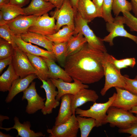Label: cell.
<instances>
[{"mask_svg":"<svg viewBox=\"0 0 137 137\" xmlns=\"http://www.w3.org/2000/svg\"><path fill=\"white\" fill-rule=\"evenodd\" d=\"M104 52L90 47L87 43L80 50L67 56L64 68L73 79L84 84L100 81L104 76L102 62Z\"/></svg>","mask_w":137,"mask_h":137,"instance_id":"cell-1","label":"cell"},{"mask_svg":"<svg viewBox=\"0 0 137 137\" xmlns=\"http://www.w3.org/2000/svg\"><path fill=\"white\" fill-rule=\"evenodd\" d=\"M136 122L137 116L129 111L111 106L107 110L103 125L109 123L111 127L125 129L129 128Z\"/></svg>","mask_w":137,"mask_h":137,"instance_id":"cell-2","label":"cell"},{"mask_svg":"<svg viewBox=\"0 0 137 137\" xmlns=\"http://www.w3.org/2000/svg\"><path fill=\"white\" fill-rule=\"evenodd\" d=\"M74 22L75 35L81 33L90 47L104 52H107L103 39L96 35L88 25V23L82 18L77 10L75 12Z\"/></svg>","mask_w":137,"mask_h":137,"instance_id":"cell-3","label":"cell"},{"mask_svg":"<svg viewBox=\"0 0 137 137\" xmlns=\"http://www.w3.org/2000/svg\"><path fill=\"white\" fill-rule=\"evenodd\" d=\"M116 95V93H114L105 102H94L89 109L84 110L77 108L75 110V114L81 116L94 118L95 120L96 127L101 126L106 116L107 110L111 106Z\"/></svg>","mask_w":137,"mask_h":137,"instance_id":"cell-4","label":"cell"},{"mask_svg":"<svg viewBox=\"0 0 137 137\" xmlns=\"http://www.w3.org/2000/svg\"><path fill=\"white\" fill-rule=\"evenodd\" d=\"M105 81L104 86L101 89L100 93L104 96L107 91L113 87H118L124 89L125 83L124 76L111 63L106 60L105 57L102 62Z\"/></svg>","mask_w":137,"mask_h":137,"instance_id":"cell-5","label":"cell"},{"mask_svg":"<svg viewBox=\"0 0 137 137\" xmlns=\"http://www.w3.org/2000/svg\"><path fill=\"white\" fill-rule=\"evenodd\" d=\"M124 24L125 20L123 16H116L113 21L107 22L106 29L109 34L103 39V41L108 43L110 46H112L114 45V38L121 37L130 39L137 44V36L128 32L124 29Z\"/></svg>","mask_w":137,"mask_h":137,"instance_id":"cell-6","label":"cell"},{"mask_svg":"<svg viewBox=\"0 0 137 137\" xmlns=\"http://www.w3.org/2000/svg\"><path fill=\"white\" fill-rule=\"evenodd\" d=\"M50 14L57 20L56 32L61 27L65 25L75 29V12L70 0H65L60 8H56L50 12Z\"/></svg>","mask_w":137,"mask_h":137,"instance_id":"cell-7","label":"cell"},{"mask_svg":"<svg viewBox=\"0 0 137 137\" xmlns=\"http://www.w3.org/2000/svg\"><path fill=\"white\" fill-rule=\"evenodd\" d=\"M12 57V64L16 73L20 78H24L31 74L37 75V72L26 53L17 46L14 48Z\"/></svg>","mask_w":137,"mask_h":137,"instance_id":"cell-8","label":"cell"},{"mask_svg":"<svg viewBox=\"0 0 137 137\" xmlns=\"http://www.w3.org/2000/svg\"><path fill=\"white\" fill-rule=\"evenodd\" d=\"M79 129L75 114H72L66 122L48 129L49 137H76Z\"/></svg>","mask_w":137,"mask_h":137,"instance_id":"cell-9","label":"cell"},{"mask_svg":"<svg viewBox=\"0 0 137 137\" xmlns=\"http://www.w3.org/2000/svg\"><path fill=\"white\" fill-rule=\"evenodd\" d=\"M36 82H32L31 84L23 92L22 100L26 99L27 104L26 112L29 114H33L38 110L42 109L45 106V98L40 96L36 89Z\"/></svg>","mask_w":137,"mask_h":137,"instance_id":"cell-10","label":"cell"},{"mask_svg":"<svg viewBox=\"0 0 137 137\" xmlns=\"http://www.w3.org/2000/svg\"><path fill=\"white\" fill-rule=\"evenodd\" d=\"M55 19L50 17L48 13L39 16L34 24L28 29V31L47 36L56 32Z\"/></svg>","mask_w":137,"mask_h":137,"instance_id":"cell-11","label":"cell"},{"mask_svg":"<svg viewBox=\"0 0 137 137\" xmlns=\"http://www.w3.org/2000/svg\"><path fill=\"white\" fill-rule=\"evenodd\" d=\"M116 93L112 106L129 111L137 106V95L123 88L115 87Z\"/></svg>","mask_w":137,"mask_h":137,"instance_id":"cell-12","label":"cell"},{"mask_svg":"<svg viewBox=\"0 0 137 137\" xmlns=\"http://www.w3.org/2000/svg\"><path fill=\"white\" fill-rule=\"evenodd\" d=\"M40 80L42 82L40 87L45 90L46 96L44 107L41 111L43 115H46L52 113L53 109L59 105V101L56 98L58 92L56 90V87L50 79L47 80Z\"/></svg>","mask_w":137,"mask_h":137,"instance_id":"cell-13","label":"cell"},{"mask_svg":"<svg viewBox=\"0 0 137 137\" xmlns=\"http://www.w3.org/2000/svg\"><path fill=\"white\" fill-rule=\"evenodd\" d=\"M50 79L58 89V93L56 98L58 101L61 99V97L64 95L71 94L74 95L80 89L88 88L89 87L87 85L83 83L76 79H73L74 82H71L65 81L61 79Z\"/></svg>","mask_w":137,"mask_h":137,"instance_id":"cell-14","label":"cell"},{"mask_svg":"<svg viewBox=\"0 0 137 137\" xmlns=\"http://www.w3.org/2000/svg\"><path fill=\"white\" fill-rule=\"evenodd\" d=\"M38 17L20 15L12 20L6 21V24L9 26L13 34L20 35L27 32Z\"/></svg>","mask_w":137,"mask_h":137,"instance_id":"cell-15","label":"cell"},{"mask_svg":"<svg viewBox=\"0 0 137 137\" xmlns=\"http://www.w3.org/2000/svg\"><path fill=\"white\" fill-rule=\"evenodd\" d=\"M12 36L16 46L25 53L44 57L55 61L56 60L52 52L45 50L32 45L31 43L24 41L21 39L20 35L13 34Z\"/></svg>","mask_w":137,"mask_h":137,"instance_id":"cell-16","label":"cell"},{"mask_svg":"<svg viewBox=\"0 0 137 137\" xmlns=\"http://www.w3.org/2000/svg\"><path fill=\"white\" fill-rule=\"evenodd\" d=\"M99 96L94 90L83 88L80 89L75 95H73L71 102L73 114H75L76 109L86 102H96Z\"/></svg>","mask_w":137,"mask_h":137,"instance_id":"cell-17","label":"cell"},{"mask_svg":"<svg viewBox=\"0 0 137 137\" xmlns=\"http://www.w3.org/2000/svg\"><path fill=\"white\" fill-rule=\"evenodd\" d=\"M55 7L51 3L45 0H31L28 6L23 8L24 15L40 16L47 13Z\"/></svg>","mask_w":137,"mask_h":137,"instance_id":"cell-18","label":"cell"},{"mask_svg":"<svg viewBox=\"0 0 137 137\" xmlns=\"http://www.w3.org/2000/svg\"><path fill=\"white\" fill-rule=\"evenodd\" d=\"M77 9L82 18L88 23L95 18H102V14L91 0H79Z\"/></svg>","mask_w":137,"mask_h":137,"instance_id":"cell-19","label":"cell"},{"mask_svg":"<svg viewBox=\"0 0 137 137\" xmlns=\"http://www.w3.org/2000/svg\"><path fill=\"white\" fill-rule=\"evenodd\" d=\"M38 78L36 74H30L22 78L20 77L15 80L8 91L7 96L5 99L7 103L11 102L14 97L19 93L25 90L34 79Z\"/></svg>","mask_w":137,"mask_h":137,"instance_id":"cell-20","label":"cell"},{"mask_svg":"<svg viewBox=\"0 0 137 137\" xmlns=\"http://www.w3.org/2000/svg\"><path fill=\"white\" fill-rule=\"evenodd\" d=\"M73 96L72 94H66L61 97L60 106L58 115L55 118V125L64 123L72 115L71 102Z\"/></svg>","mask_w":137,"mask_h":137,"instance_id":"cell-21","label":"cell"},{"mask_svg":"<svg viewBox=\"0 0 137 137\" xmlns=\"http://www.w3.org/2000/svg\"><path fill=\"white\" fill-rule=\"evenodd\" d=\"M14 124L13 126L9 128H3L0 127L1 129L8 131L12 129L16 130L18 134L16 137H44L45 135L42 132H35L30 129L31 125L30 122L28 121L24 122L22 124L20 122L18 117L15 116L14 118Z\"/></svg>","mask_w":137,"mask_h":137,"instance_id":"cell-22","label":"cell"},{"mask_svg":"<svg viewBox=\"0 0 137 137\" xmlns=\"http://www.w3.org/2000/svg\"><path fill=\"white\" fill-rule=\"evenodd\" d=\"M21 39L24 41L37 45L52 52L54 43L49 40L46 36L28 31L20 35Z\"/></svg>","mask_w":137,"mask_h":137,"instance_id":"cell-23","label":"cell"},{"mask_svg":"<svg viewBox=\"0 0 137 137\" xmlns=\"http://www.w3.org/2000/svg\"><path fill=\"white\" fill-rule=\"evenodd\" d=\"M32 65L37 72L38 78L47 80L49 78V69L42 57L26 53Z\"/></svg>","mask_w":137,"mask_h":137,"instance_id":"cell-24","label":"cell"},{"mask_svg":"<svg viewBox=\"0 0 137 137\" xmlns=\"http://www.w3.org/2000/svg\"><path fill=\"white\" fill-rule=\"evenodd\" d=\"M42 57L48 67L49 79H61L67 82H71L73 80L65 70L57 65L55 61Z\"/></svg>","mask_w":137,"mask_h":137,"instance_id":"cell-25","label":"cell"},{"mask_svg":"<svg viewBox=\"0 0 137 137\" xmlns=\"http://www.w3.org/2000/svg\"><path fill=\"white\" fill-rule=\"evenodd\" d=\"M19 78L12 64L9 65L6 70L0 76V91L3 92L9 91L14 81Z\"/></svg>","mask_w":137,"mask_h":137,"instance_id":"cell-26","label":"cell"},{"mask_svg":"<svg viewBox=\"0 0 137 137\" xmlns=\"http://www.w3.org/2000/svg\"><path fill=\"white\" fill-rule=\"evenodd\" d=\"M74 30L67 25L52 35L46 36L47 38L54 43L67 42L75 35Z\"/></svg>","mask_w":137,"mask_h":137,"instance_id":"cell-27","label":"cell"},{"mask_svg":"<svg viewBox=\"0 0 137 137\" xmlns=\"http://www.w3.org/2000/svg\"><path fill=\"white\" fill-rule=\"evenodd\" d=\"M86 43L85 38L81 33L73 36L67 42L66 57L80 50Z\"/></svg>","mask_w":137,"mask_h":137,"instance_id":"cell-28","label":"cell"},{"mask_svg":"<svg viewBox=\"0 0 137 137\" xmlns=\"http://www.w3.org/2000/svg\"><path fill=\"white\" fill-rule=\"evenodd\" d=\"M0 10L6 21L12 20L20 15H24V14L23 8L10 3L0 6Z\"/></svg>","mask_w":137,"mask_h":137,"instance_id":"cell-29","label":"cell"},{"mask_svg":"<svg viewBox=\"0 0 137 137\" xmlns=\"http://www.w3.org/2000/svg\"><path fill=\"white\" fill-rule=\"evenodd\" d=\"M81 137H87L93 128L96 127L95 119L91 117L86 118L78 115L76 116Z\"/></svg>","mask_w":137,"mask_h":137,"instance_id":"cell-30","label":"cell"},{"mask_svg":"<svg viewBox=\"0 0 137 137\" xmlns=\"http://www.w3.org/2000/svg\"><path fill=\"white\" fill-rule=\"evenodd\" d=\"M105 57L107 60L112 64L119 71L129 66L134 67L136 64V60L134 58H127L120 60L116 59L107 52H104Z\"/></svg>","mask_w":137,"mask_h":137,"instance_id":"cell-31","label":"cell"},{"mask_svg":"<svg viewBox=\"0 0 137 137\" xmlns=\"http://www.w3.org/2000/svg\"><path fill=\"white\" fill-rule=\"evenodd\" d=\"M67 42L54 43L52 52L56 60L60 65L64 67L66 57V56Z\"/></svg>","mask_w":137,"mask_h":137,"instance_id":"cell-32","label":"cell"},{"mask_svg":"<svg viewBox=\"0 0 137 137\" xmlns=\"http://www.w3.org/2000/svg\"><path fill=\"white\" fill-rule=\"evenodd\" d=\"M131 10V3L127 0H113L112 10L115 16H118L121 12Z\"/></svg>","mask_w":137,"mask_h":137,"instance_id":"cell-33","label":"cell"},{"mask_svg":"<svg viewBox=\"0 0 137 137\" xmlns=\"http://www.w3.org/2000/svg\"><path fill=\"white\" fill-rule=\"evenodd\" d=\"M14 48L12 44L5 39L0 38V60L12 56Z\"/></svg>","mask_w":137,"mask_h":137,"instance_id":"cell-34","label":"cell"},{"mask_svg":"<svg viewBox=\"0 0 137 137\" xmlns=\"http://www.w3.org/2000/svg\"><path fill=\"white\" fill-rule=\"evenodd\" d=\"M113 0H104L102 8V18L106 22L113 21L114 18L111 13Z\"/></svg>","mask_w":137,"mask_h":137,"instance_id":"cell-35","label":"cell"},{"mask_svg":"<svg viewBox=\"0 0 137 137\" xmlns=\"http://www.w3.org/2000/svg\"><path fill=\"white\" fill-rule=\"evenodd\" d=\"M13 33L9 26L6 24L0 25V36L12 45L14 48L16 46L13 38Z\"/></svg>","mask_w":137,"mask_h":137,"instance_id":"cell-36","label":"cell"},{"mask_svg":"<svg viewBox=\"0 0 137 137\" xmlns=\"http://www.w3.org/2000/svg\"><path fill=\"white\" fill-rule=\"evenodd\" d=\"M125 20V24L130 28L131 31L137 32V18L133 15L130 12L123 13Z\"/></svg>","mask_w":137,"mask_h":137,"instance_id":"cell-37","label":"cell"},{"mask_svg":"<svg viewBox=\"0 0 137 137\" xmlns=\"http://www.w3.org/2000/svg\"><path fill=\"white\" fill-rule=\"evenodd\" d=\"M125 83L124 89L131 93L137 95V75L133 79L129 78L127 76H124Z\"/></svg>","mask_w":137,"mask_h":137,"instance_id":"cell-38","label":"cell"},{"mask_svg":"<svg viewBox=\"0 0 137 137\" xmlns=\"http://www.w3.org/2000/svg\"><path fill=\"white\" fill-rule=\"evenodd\" d=\"M119 133H127L131 135L130 137H137V122L133 124L129 128L125 129H119Z\"/></svg>","mask_w":137,"mask_h":137,"instance_id":"cell-39","label":"cell"},{"mask_svg":"<svg viewBox=\"0 0 137 137\" xmlns=\"http://www.w3.org/2000/svg\"><path fill=\"white\" fill-rule=\"evenodd\" d=\"M12 56L0 60V73H2L3 69L8 65L12 63Z\"/></svg>","mask_w":137,"mask_h":137,"instance_id":"cell-40","label":"cell"},{"mask_svg":"<svg viewBox=\"0 0 137 137\" xmlns=\"http://www.w3.org/2000/svg\"><path fill=\"white\" fill-rule=\"evenodd\" d=\"M10 3L18 6L22 8L28 4L30 0H10Z\"/></svg>","mask_w":137,"mask_h":137,"instance_id":"cell-41","label":"cell"},{"mask_svg":"<svg viewBox=\"0 0 137 137\" xmlns=\"http://www.w3.org/2000/svg\"><path fill=\"white\" fill-rule=\"evenodd\" d=\"M104 0H93L92 2L98 10L102 15V8Z\"/></svg>","mask_w":137,"mask_h":137,"instance_id":"cell-42","label":"cell"},{"mask_svg":"<svg viewBox=\"0 0 137 137\" xmlns=\"http://www.w3.org/2000/svg\"><path fill=\"white\" fill-rule=\"evenodd\" d=\"M49 2L54 5L57 9L60 8L65 0H45Z\"/></svg>","mask_w":137,"mask_h":137,"instance_id":"cell-43","label":"cell"},{"mask_svg":"<svg viewBox=\"0 0 137 137\" xmlns=\"http://www.w3.org/2000/svg\"><path fill=\"white\" fill-rule=\"evenodd\" d=\"M132 10L134 16L137 18V0H131Z\"/></svg>","mask_w":137,"mask_h":137,"instance_id":"cell-44","label":"cell"},{"mask_svg":"<svg viewBox=\"0 0 137 137\" xmlns=\"http://www.w3.org/2000/svg\"><path fill=\"white\" fill-rule=\"evenodd\" d=\"M79 0H70L71 5L75 12L77 11V6Z\"/></svg>","mask_w":137,"mask_h":137,"instance_id":"cell-45","label":"cell"},{"mask_svg":"<svg viewBox=\"0 0 137 137\" xmlns=\"http://www.w3.org/2000/svg\"><path fill=\"white\" fill-rule=\"evenodd\" d=\"M6 21L4 20L2 12L0 11V25L6 24Z\"/></svg>","mask_w":137,"mask_h":137,"instance_id":"cell-46","label":"cell"},{"mask_svg":"<svg viewBox=\"0 0 137 137\" xmlns=\"http://www.w3.org/2000/svg\"><path fill=\"white\" fill-rule=\"evenodd\" d=\"M0 127H2V122L3 121V120L4 119H9V118L7 116H4L2 115H0Z\"/></svg>","mask_w":137,"mask_h":137,"instance_id":"cell-47","label":"cell"},{"mask_svg":"<svg viewBox=\"0 0 137 137\" xmlns=\"http://www.w3.org/2000/svg\"><path fill=\"white\" fill-rule=\"evenodd\" d=\"M129 111L131 113L135 114L136 116H137V106L133 108Z\"/></svg>","mask_w":137,"mask_h":137,"instance_id":"cell-48","label":"cell"},{"mask_svg":"<svg viewBox=\"0 0 137 137\" xmlns=\"http://www.w3.org/2000/svg\"><path fill=\"white\" fill-rule=\"evenodd\" d=\"M10 0H0V6L10 3Z\"/></svg>","mask_w":137,"mask_h":137,"instance_id":"cell-49","label":"cell"},{"mask_svg":"<svg viewBox=\"0 0 137 137\" xmlns=\"http://www.w3.org/2000/svg\"><path fill=\"white\" fill-rule=\"evenodd\" d=\"M0 137H13L9 134L4 133L1 131H0Z\"/></svg>","mask_w":137,"mask_h":137,"instance_id":"cell-50","label":"cell"}]
</instances>
